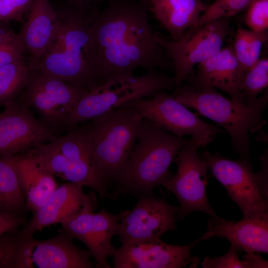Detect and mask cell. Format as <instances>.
Returning a JSON list of instances; mask_svg holds the SVG:
<instances>
[{"label":"cell","mask_w":268,"mask_h":268,"mask_svg":"<svg viewBox=\"0 0 268 268\" xmlns=\"http://www.w3.org/2000/svg\"><path fill=\"white\" fill-rule=\"evenodd\" d=\"M102 10L95 6L91 16L101 84L129 77L137 68L169 66L148 17L145 0H108Z\"/></svg>","instance_id":"1"},{"label":"cell","mask_w":268,"mask_h":268,"mask_svg":"<svg viewBox=\"0 0 268 268\" xmlns=\"http://www.w3.org/2000/svg\"><path fill=\"white\" fill-rule=\"evenodd\" d=\"M94 6H79L67 2L56 9L58 25L42 57L28 66L89 90L101 83L91 16Z\"/></svg>","instance_id":"2"},{"label":"cell","mask_w":268,"mask_h":268,"mask_svg":"<svg viewBox=\"0 0 268 268\" xmlns=\"http://www.w3.org/2000/svg\"><path fill=\"white\" fill-rule=\"evenodd\" d=\"M177 137L143 118L134 145L110 199L120 195H153V189L171 174L169 168L182 148L192 141Z\"/></svg>","instance_id":"3"},{"label":"cell","mask_w":268,"mask_h":268,"mask_svg":"<svg viewBox=\"0 0 268 268\" xmlns=\"http://www.w3.org/2000/svg\"><path fill=\"white\" fill-rule=\"evenodd\" d=\"M175 99L199 115L222 127L229 134L234 151L251 159L249 133L261 130L267 122L262 114L268 103V89L252 103L228 99L211 87L181 85L173 94Z\"/></svg>","instance_id":"4"},{"label":"cell","mask_w":268,"mask_h":268,"mask_svg":"<svg viewBox=\"0 0 268 268\" xmlns=\"http://www.w3.org/2000/svg\"><path fill=\"white\" fill-rule=\"evenodd\" d=\"M142 119L136 109L125 104L90 120L94 160L110 185L128 160Z\"/></svg>","instance_id":"5"},{"label":"cell","mask_w":268,"mask_h":268,"mask_svg":"<svg viewBox=\"0 0 268 268\" xmlns=\"http://www.w3.org/2000/svg\"><path fill=\"white\" fill-rule=\"evenodd\" d=\"M176 87L174 77L150 69L135 77L111 78L87 90L72 110L70 130L133 100L152 97L161 90Z\"/></svg>","instance_id":"6"},{"label":"cell","mask_w":268,"mask_h":268,"mask_svg":"<svg viewBox=\"0 0 268 268\" xmlns=\"http://www.w3.org/2000/svg\"><path fill=\"white\" fill-rule=\"evenodd\" d=\"M230 19L217 18L190 28L178 40L166 39L158 34L157 41L174 66L176 88L194 74L196 65L222 49L231 34Z\"/></svg>","instance_id":"7"},{"label":"cell","mask_w":268,"mask_h":268,"mask_svg":"<svg viewBox=\"0 0 268 268\" xmlns=\"http://www.w3.org/2000/svg\"><path fill=\"white\" fill-rule=\"evenodd\" d=\"M203 147L205 146L202 141L194 139L183 147L175 159L177 166L175 175L171 173L161 184L178 200L177 219L180 220L196 211L204 212L209 217L218 216L207 199L208 169L198 153V149Z\"/></svg>","instance_id":"8"},{"label":"cell","mask_w":268,"mask_h":268,"mask_svg":"<svg viewBox=\"0 0 268 268\" xmlns=\"http://www.w3.org/2000/svg\"><path fill=\"white\" fill-rule=\"evenodd\" d=\"M24 102L55 131L67 128L70 114L88 90L36 70H29L23 89Z\"/></svg>","instance_id":"9"},{"label":"cell","mask_w":268,"mask_h":268,"mask_svg":"<svg viewBox=\"0 0 268 268\" xmlns=\"http://www.w3.org/2000/svg\"><path fill=\"white\" fill-rule=\"evenodd\" d=\"M199 154L205 161L208 169L240 207L244 218L268 215V199L259 187L251 159L240 156L238 160H233L208 151Z\"/></svg>","instance_id":"10"},{"label":"cell","mask_w":268,"mask_h":268,"mask_svg":"<svg viewBox=\"0 0 268 268\" xmlns=\"http://www.w3.org/2000/svg\"><path fill=\"white\" fill-rule=\"evenodd\" d=\"M126 104L136 109L143 118L171 134L202 141L206 146L222 130L202 121L165 90L156 93L152 98H140Z\"/></svg>","instance_id":"11"},{"label":"cell","mask_w":268,"mask_h":268,"mask_svg":"<svg viewBox=\"0 0 268 268\" xmlns=\"http://www.w3.org/2000/svg\"><path fill=\"white\" fill-rule=\"evenodd\" d=\"M96 199L84 204L77 212L63 219L59 232L83 243L95 260V267L110 268L108 258L115 248L112 237L117 235L120 216L102 209L98 212Z\"/></svg>","instance_id":"12"},{"label":"cell","mask_w":268,"mask_h":268,"mask_svg":"<svg viewBox=\"0 0 268 268\" xmlns=\"http://www.w3.org/2000/svg\"><path fill=\"white\" fill-rule=\"evenodd\" d=\"M12 268H93L88 251L75 245L63 233L44 240L19 233Z\"/></svg>","instance_id":"13"},{"label":"cell","mask_w":268,"mask_h":268,"mask_svg":"<svg viewBox=\"0 0 268 268\" xmlns=\"http://www.w3.org/2000/svg\"><path fill=\"white\" fill-rule=\"evenodd\" d=\"M132 209L121 211L117 235L123 244L161 239L177 228L179 206H173L154 195L138 196Z\"/></svg>","instance_id":"14"},{"label":"cell","mask_w":268,"mask_h":268,"mask_svg":"<svg viewBox=\"0 0 268 268\" xmlns=\"http://www.w3.org/2000/svg\"><path fill=\"white\" fill-rule=\"evenodd\" d=\"M198 242L184 245L167 244L161 239L132 242L115 248L112 255L115 268H196L200 258L191 254Z\"/></svg>","instance_id":"15"},{"label":"cell","mask_w":268,"mask_h":268,"mask_svg":"<svg viewBox=\"0 0 268 268\" xmlns=\"http://www.w3.org/2000/svg\"><path fill=\"white\" fill-rule=\"evenodd\" d=\"M56 137L55 131L36 118L24 102H10L0 114L1 158L24 152Z\"/></svg>","instance_id":"16"},{"label":"cell","mask_w":268,"mask_h":268,"mask_svg":"<svg viewBox=\"0 0 268 268\" xmlns=\"http://www.w3.org/2000/svg\"><path fill=\"white\" fill-rule=\"evenodd\" d=\"M96 199L95 193L85 194L83 186L67 182L58 186L47 202L33 212L31 219L20 230V235L32 237L37 232L79 211L87 202Z\"/></svg>","instance_id":"17"},{"label":"cell","mask_w":268,"mask_h":268,"mask_svg":"<svg viewBox=\"0 0 268 268\" xmlns=\"http://www.w3.org/2000/svg\"><path fill=\"white\" fill-rule=\"evenodd\" d=\"M207 228L197 239L200 242L212 237L229 241L239 251L247 253L268 252V215L254 218H244L238 221L220 217H209Z\"/></svg>","instance_id":"18"},{"label":"cell","mask_w":268,"mask_h":268,"mask_svg":"<svg viewBox=\"0 0 268 268\" xmlns=\"http://www.w3.org/2000/svg\"><path fill=\"white\" fill-rule=\"evenodd\" d=\"M243 73L231 44L198 65L197 74L189 76L185 81L194 87L220 89L228 93L233 100L244 102L239 88Z\"/></svg>","instance_id":"19"},{"label":"cell","mask_w":268,"mask_h":268,"mask_svg":"<svg viewBox=\"0 0 268 268\" xmlns=\"http://www.w3.org/2000/svg\"><path fill=\"white\" fill-rule=\"evenodd\" d=\"M28 151L43 170L54 177L83 187H89L99 195H102L106 192V181L98 170L71 161L50 142Z\"/></svg>","instance_id":"20"},{"label":"cell","mask_w":268,"mask_h":268,"mask_svg":"<svg viewBox=\"0 0 268 268\" xmlns=\"http://www.w3.org/2000/svg\"><path fill=\"white\" fill-rule=\"evenodd\" d=\"M26 21L17 34L28 56V66L37 62L51 43L58 25L56 9L50 0H33Z\"/></svg>","instance_id":"21"},{"label":"cell","mask_w":268,"mask_h":268,"mask_svg":"<svg viewBox=\"0 0 268 268\" xmlns=\"http://www.w3.org/2000/svg\"><path fill=\"white\" fill-rule=\"evenodd\" d=\"M5 158L14 169L28 210L42 206L59 186L55 177L43 170L27 151Z\"/></svg>","instance_id":"22"},{"label":"cell","mask_w":268,"mask_h":268,"mask_svg":"<svg viewBox=\"0 0 268 268\" xmlns=\"http://www.w3.org/2000/svg\"><path fill=\"white\" fill-rule=\"evenodd\" d=\"M148 11L161 27L178 40L188 29L196 27L207 4L203 0H145Z\"/></svg>","instance_id":"23"},{"label":"cell","mask_w":268,"mask_h":268,"mask_svg":"<svg viewBox=\"0 0 268 268\" xmlns=\"http://www.w3.org/2000/svg\"><path fill=\"white\" fill-rule=\"evenodd\" d=\"M50 142L71 161L99 170L94 158L92 138L88 125L75 127L67 134L57 137Z\"/></svg>","instance_id":"24"},{"label":"cell","mask_w":268,"mask_h":268,"mask_svg":"<svg viewBox=\"0 0 268 268\" xmlns=\"http://www.w3.org/2000/svg\"><path fill=\"white\" fill-rule=\"evenodd\" d=\"M27 209L14 169L5 158H0V211L25 217Z\"/></svg>","instance_id":"25"},{"label":"cell","mask_w":268,"mask_h":268,"mask_svg":"<svg viewBox=\"0 0 268 268\" xmlns=\"http://www.w3.org/2000/svg\"><path fill=\"white\" fill-rule=\"evenodd\" d=\"M268 32L258 33L239 26L232 44L234 54L244 71L260 59Z\"/></svg>","instance_id":"26"},{"label":"cell","mask_w":268,"mask_h":268,"mask_svg":"<svg viewBox=\"0 0 268 268\" xmlns=\"http://www.w3.org/2000/svg\"><path fill=\"white\" fill-rule=\"evenodd\" d=\"M28 72V62L24 57L0 68V106L14 101L22 92Z\"/></svg>","instance_id":"27"},{"label":"cell","mask_w":268,"mask_h":268,"mask_svg":"<svg viewBox=\"0 0 268 268\" xmlns=\"http://www.w3.org/2000/svg\"><path fill=\"white\" fill-rule=\"evenodd\" d=\"M268 86V59L264 58L243 71L239 88L244 102L249 103L254 102Z\"/></svg>","instance_id":"28"},{"label":"cell","mask_w":268,"mask_h":268,"mask_svg":"<svg viewBox=\"0 0 268 268\" xmlns=\"http://www.w3.org/2000/svg\"><path fill=\"white\" fill-rule=\"evenodd\" d=\"M254 0H215L214 2L207 5L205 11L200 18L199 25L217 18H231L247 9Z\"/></svg>","instance_id":"29"},{"label":"cell","mask_w":268,"mask_h":268,"mask_svg":"<svg viewBox=\"0 0 268 268\" xmlns=\"http://www.w3.org/2000/svg\"><path fill=\"white\" fill-rule=\"evenodd\" d=\"M244 21L249 30L258 33H267L268 0H254L247 8Z\"/></svg>","instance_id":"30"},{"label":"cell","mask_w":268,"mask_h":268,"mask_svg":"<svg viewBox=\"0 0 268 268\" xmlns=\"http://www.w3.org/2000/svg\"><path fill=\"white\" fill-rule=\"evenodd\" d=\"M239 250L231 245L228 251L220 257L207 256L202 261L201 266L204 268H249L248 262L243 256V260L239 257Z\"/></svg>","instance_id":"31"},{"label":"cell","mask_w":268,"mask_h":268,"mask_svg":"<svg viewBox=\"0 0 268 268\" xmlns=\"http://www.w3.org/2000/svg\"><path fill=\"white\" fill-rule=\"evenodd\" d=\"M33 0H0V23L21 21L28 12Z\"/></svg>","instance_id":"32"},{"label":"cell","mask_w":268,"mask_h":268,"mask_svg":"<svg viewBox=\"0 0 268 268\" xmlns=\"http://www.w3.org/2000/svg\"><path fill=\"white\" fill-rule=\"evenodd\" d=\"M18 240V231L0 236V268H12Z\"/></svg>","instance_id":"33"},{"label":"cell","mask_w":268,"mask_h":268,"mask_svg":"<svg viewBox=\"0 0 268 268\" xmlns=\"http://www.w3.org/2000/svg\"><path fill=\"white\" fill-rule=\"evenodd\" d=\"M24 48L18 35L0 44V68L23 56Z\"/></svg>","instance_id":"34"},{"label":"cell","mask_w":268,"mask_h":268,"mask_svg":"<svg viewBox=\"0 0 268 268\" xmlns=\"http://www.w3.org/2000/svg\"><path fill=\"white\" fill-rule=\"evenodd\" d=\"M26 223L25 217L0 211V236L7 233H15Z\"/></svg>","instance_id":"35"},{"label":"cell","mask_w":268,"mask_h":268,"mask_svg":"<svg viewBox=\"0 0 268 268\" xmlns=\"http://www.w3.org/2000/svg\"><path fill=\"white\" fill-rule=\"evenodd\" d=\"M69 4L79 6H98L108 0H64Z\"/></svg>","instance_id":"36"},{"label":"cell","mask_w":268,"mask_h":268,"mask_svg":"<svg viewBox=\"0 0 268 268\" xmlns=\"http://www.w3.org/2000/svg\"><path fill=\"white\" fill-rule=\"evenodd\" d=\"M17 36L12 30L0 23V44Z\"/></svg>","instance_id":"37"}]
</instances>
